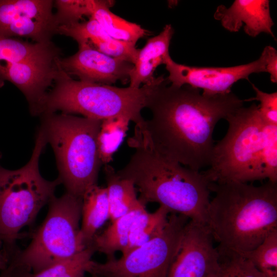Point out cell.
<instances>
[{
  "label": "cell",
  "instance_id": "cell-27",
  "mask_svg": "<svg viewBox=\"0 0 277 277\" xmlns=\"http://www.w3.org/2000/svg\"><path fill=\"white\" fill-rule=\"evenodd\" d=\"M260 166L262 180L277 182V125L265 124Z\"/></svg>",
  "mask_w": 277,
  "mask_h": 277
},
{
  "label": "cell",
  "instance_id": "cell-5",
  "mask_svg": "<svg viewBox=\"0 0 277 277\" xmlns=\"http://www.w3.org/2000/svg\"><path fill=\"white\" fill-rule=\"evenodd\" d=\"M41 129L55 152L58 178L80 197L97 185L100 161L97 138L102 121L54 113L42 115Z\"/></svg>",
  "mask_w": 277,
  "mask_h": 277
},
{
  "label": "cell",
  "instance_id": "cell-13",
  "mask_svg": "<svg viewBox=\"0 0 277 277\" xmlns=\"http://www.w3.org/2000/svg\"><path fill=\"white\" fill-rule=\"evenodd\" d=\"M78 47L74 55L57 60L58 67L68 75H76L82 81L107 85L129 80L133 64L107 55L87 43L79 44Z\"/></svg>",
  "mask_w": 277,
  "mask_h": 277
},
{
  "label": "cell",
  "instance_id": "cell-26",
  "mask_svg": "<svg viewBox=\"0 0 277 277\" xmlns=\"http://www.w3.org/2000/svg\"><path fill=\"white\" fill-rule=\"evenodd\" d=\"M217 249L220 254L219 265L211 277H266L241 254Z\"/></svg>",
  "mask_w": 277,
  "mask_h": 277
},
{
  "label": "cell",
  "instance_id": "cell-14",
  "mask_svg": "<svg viewBox=\"0 0 277 277\" xmlns=\"http://www.w3.org/2000/svg\"><path fill=\"white\" fill-rule=\"evenodd\" d=\"M59 56H51L0 66V86L5 81L16 86L25 95L32 114L36 115L47 88L54 82Z\"/></svg>",
  "mask_w": 277,
  "mask_h": 277
},
{
  "label": "cell",
  "instance_id": "cell-6",
  "mask_svg": "<svg viewBox=\"0 0 277 277\" xmlns=\"http://www.w3.org/2000/svg\"><path fill=\"white\" fill-rule=\"evenodd\" d=\"M47 142L40 128L31 157L20 169L11 170L0 165V240L8 250L17 248L19 231L30 225L41 208L54 196L58 177L51 181L39 171V160Z\"/></svg>",
  "mask_w": 277,
  "mask_h": 277
},
{
  "label": "cell",
  "instance_id": "cell-33",
  "mask_svg": "<svg viewBox=\"0 0 277 277\" xmlns=\"http://www.w3.org/2000/svg\"><path fill=\"white\" fill-rule=\"evenodd\" d=\"M0 277H13L11 272L6 268L2 270Z\"/></svg>",
  "mask_w": 277,
  "mask_h": 277
},
{
  "label": "cell",
  "instance_id": "cell-9",
  "mask_svg": "<svg viewBox=\"0 0 277 277\" xmlns=\"http://www.w3.org/2000/svg\"><path fill=\"white\" fill-rule=\"evenodd\" d=\"M189 221L184 215L170 213L165 226L154 238L118 259L104 263L91 260L87 272L99 277H167Z\"/></svg>",
  "mask_w": 277,
  "mask_h": 277
},
{
  "label": "cell",
  "instance_id": "cell-24",
  "mask_svg": "<svg viewBox=\"0 0 277 277\" xmlns=\"http://www.w3.org/2000/svg\"><path fill=\"white\" fill-rule=\"evenodd\" d=\"M125 116H118L102 121L97 138L98 153L102 164H108L126 135L129 122Z\"/></svg>",
  "mask_w": 277,
  "mask_h": 277
},
{
  "label": "cell",
  "instance_id": "cell-25",
  "mask_svg": "<svg viewBox=\"0 0 277 277\" xmlns=\"http://www.w3.org/2000/svg\"><path fill=\"white\" fill-rule=\"evenodd\" d=\"M240 254L266 277H277V229L271 232L255 248Z\"/></svg>",
  "mask_w": 277,
  "mask_h": 277
},
{
  "label": "cell",
  "instance_id": "cell-29",
  "mask_svg": "<svg viewBox=\"0 0 277 277\" xmlns=\"http://www.w3.org/2000/svg\"><path fill=\"white\" fill-rule=\"evenodd\" d=\"M97 51L110 57L134 64L138 49L135 44L112 37L105 39L92 38L86 42Z\"/></svg>",
  "mask_w": 277,
  "mask_h": 277
},
{
  "label": "cell",
  "instance_id": "cell-8",
  "mask_svg": "<svg viewBox=\"0 0 277 277\" xmlns=\"http://www.w3.org/2000/svg\"><path fill=\"white\" fill-rule=\"evenodd\" d=\"M258 108L255 103L242 107L225 118L227 132L214 144L208 169L201 171L209 184L263 180L260 161L266 123Z\"/></svg>",
  "mask_w": 277,
  "mask_h": 277
},
{
  "label": "cell",
  "instance_id": "cell-21",
  "mask_svg": "<svg viewBox=\"0 0 277 277\" xmlns=\"http://www.w3.org/2000/svg\"><path fill=\"white\" fill-rule=\"evenodd\" d=\"M61 51L51 42L31 43L0 35V66L41 57L59 56Z\"/></svg>",
  "mask_w": 277,
  "mask_h": 277
},
{
  "label": "cell",
  "instance_id": "cell-4",
  "mask_svg": "<svg viewBox=\"0 0 277 277\" xmlns=\"http://www.w3.org/2000/svg\"><path fill=\"white\" fill-rule=\"evenodd\" d=\"M165 81L161 75L138 88H118L74 80L58 66L55 85L46 93L36 115L61 111L100 121L123 116L140 126L145 121L141 111L146 107L149 94Z\"/></svg>",
  "mask_w": 277,
  "mask_h": 277
},
{
  "label": "cell",
  "instance_id": "cell-16",
  "mask_svg": "<svg viewBox=\"0 0 277 277\" xmlns=\"http://www.w3.org/2000/svg\"><path fill=\"white\" fill-rule=\"evenodd\" d=\"M174 30L166 25L162 32L149 38L145 45L138 50L136 59L129 74V87L138 88L141 84H148L155 77L154 72L158 66L164 64L170 56L169 48Z\"/></svg>",
  "mask_w": 277,
  "mask_h": 277
},
{
  "label": "cell",
  "instance_id": "cell-7",
  "mask_svg": "<svg viewBox=\"0 0 277 277\" xmlns=\"http://www.w3.org/2000/svg\"><path fill=\"white\" fill-rule=\"evenodd\" d=\"M47 215L24 250L17 249L6 267L17 271L38 272L70 258L87 247L80 228L82 198L66 192L48 203Z\"/></svg>",
  "mask_w": 277,
  "mask_h": 277
},
{
  "label": "cell",
  "instance_id": "cell-1",
  "mask_svg": "<svg viewBox=\"0 0 277 277\" xmlns=\"http://www.w3.org/2000/svg\"><path fill=\"white\" fill-rule=\"evenodd\" d=\"M167 80L149 94L146 107L151 113L144 129L153 147L165 157L193 170L209 166L217 123L243 107L232 92L206 95L185 85L167 87Z\"/></svg>",
  "mask_w": 277,
  "mask_h": 277
},
{
  "label": "cell",
  "instance_id": "cell-28",
  "mask_svg": "<svg viewBox=\"0 0 277 277\" xmlns=\"http://www.w3.org/2000/svg\"><path fill=\"white\" fill-rule=\"evenodd\" d=\"M54 3L57 9L54 16L58 27L78 23L84 16H91L94 6V0H57Z\"/></svg>",
  "mask_w": 277,
  "mask_h": 277
},
{
  "label": "cell",
  "instance_id": "cell-19",
  "mask_svg": "<svg viewBox=\"0 0 277 277\" xmlns=\"http://www.w3.org/2000/svg\"><path fill=\"white\" fill-rule=\"evenodd\" d=\"M104 173L111 223L137 207L141 202L136 196V188L129 180L121 177L109 164Z\"/></svg>",
  "mask_w": 277,
  "mask_h": 277
},
{
  "label": "cell",
  "instance_id": "cell-32",
  "mask_svg": "<svg viewBox=\"0 0 277 277\" xmlns=\"http://www.w3.org/2000/svg\"><path fill=\"white\" fill-rule=\"evenodd\" d=\"M8 258L5 253V252L2 249L0 250V269L1 270L4 269L8 264Z\"/></svg>",
  "mask_w": 277,
  "mask_h": 277
},
{
  "label": "cell",
  "instance_id": "cell-30",
  "mask_svg": "<svg viewBox=\"0 0 277 277\" xmlns=\"http://www.w3.org/2000/svg\"><path fill=\"white\" fill-rule=\"evenodd\" d=\"M251 85L255 92V96L244 101L260 102L258 110L263 120L267 124L277 125V92L268 93L260 90L254 84Z\"/></svg>",
  "mask_w": 277,
  "mask_h": 277
},
{
  "label": "cell",
  "instance_id": "cell-12",
  "mask_svg": "<svg viewBox=\"0 0 277 277\" xmlns=\"http://www.w3.org/2000/svg\"><path fill=\"white\" fill-rule=\"evenodd\" d=\"M208 227L190 220L186 224L167 277H211L220 254Z\"/></svg>",
  "mask_w": 277,
  "mask_h": 277
},
{
  "label": "cell",
  "instance_id": "cell-15",
  "mask_svg": "<svg viewBox=\"0 0 277 277\" xmlns=\"http://www.w3.org/2000/svg\"><path fill=\"white\" fill-rule=\"evenodd\" d=\"M269 4L268 0H235L229 8L219 6L214 17L230 32L239 31L244 25L245 32L250 36L265 32L274 37Z\"/></svg>",
  "mask_w": 277,
  "mask_h": 277
},
{
  "label": "cell",
  "instance_id": "cell-11",
  "mask_svg": "<svg viewBox=\"0 0 277 277\" xmlns=\"http://www.w3.org/2000/svg\"><path fill=\"white\" fill-rule=\"evenodd\" d=\"M50 0H0V35L51 42L57 25Z\"/></svg>",
  "mask_w": 277,
  "mask_h": 277
},
{
  "label": "cell",
  "instance_id": "cell-17",
  "mask_svg": "<svg viewBox=\"0 0 277 277\" xmlns=\"http://www.w3.org/2000/svg\"><path fill=\"white\" fill-rule=\"evenodd\" d=\"M81 236L89 246L97 230L110 219V209L106 187L95 185L86 191L82 197Z\"/></svg>",
  "mask_w": 277,
  "mask_h": 277
},
{
  "label": "cell",
  "instance_id": "cell-10",
  "mask_svg": "<svg viewBox=\"0 0 277 277\" xmlns=\"http://www.w3.org/2000/svg\"><path fill=\"white\" fill-rule=\"evenodd\" d=\"M164 64L169 72L167 78L171 86L180 87L185 85L202 89L206 95L226 94L231 92L233 85L241 79L249 80L254 73L267 72L266 55L251 63L229 67H199L178 64L170 56Z\"/></svg>",
  "mask_w": 277,
  "mask_h": 277
},
{
  "label": "cell",
  "instance_id": "cell-31",
  "mask_svg": "<svg viewBox=\"0 0 277 277\" xmlns=\"http://www.w3.org/2000/svg\"><path fill=\"white\" fill-rule=\"evenodd\" d=\"M266 58V71L270 74V79L273 83H277V51L271 46H267L263 50Z\"/></svg>",
  "mask_w": 277,
  "mask_h": 277
},
{
  "label": "cell",
  "instance_id": "cell-18",
  "mask_svg": "<svg viewBox=\"0 0 277 277\" xmlns=\"http://www.w3.org/2000/svg\"><path fill=\"white\" fill-rule=\"evenodd\" d=\"M145 205L141 203L134 209L119 217L102 233L96 234L90 245L105 254L107 260L115 258L117 251L122 252L127 246L132 223L144 210Z\"/></svg>",
  "mask_w": 277,
  "mask_h": 277
},
{
  "label": "cell",
  "instance_id": "cell-3",
  "mask_svg": "<svg viewBox=\"0 0 277 277\" xmlns=\"http://www.w3.org/2000/svg\"><path fill=\"white\" fill-rule=\"evenodd\" d=\"M209 189L215 196L208 207L206 225L218 249L245 253L277 229L276 183H210Z\"/></svg>",
  "mask_w": 277,
  "mask_h": 277
},
{
  "label": "cell",
  "instance_id": "cell-23",
  "mask_svg": "<svg viewBox=\"0 0 277 277\" xmlns=\"http://www.w3.org/2000/svg\"><path fill=\"white\" fill-rule=\"evenodd\" d=\"M96 252L89 245L76 255L37 273L17 271L7 267L13 277H85L91 258Z\"/></svg>",
  "mask_w": 277,
  "mask_h": 277
},
{
  "label": "cell",
  "instance_id": "cell-22",
  "mask_svg": "<svg viewBox=\"0 0 277 277\" xmlns=\"http://www.w3.org/2000/svg\"><path fill=\"white\" fill-rule=\"evenodd\" d=\"M170 213V211L162 206H160L152 213L146 209L142 212L132 224L128 244L122 252V255L127 254L159 234L165 226Z\"/></svg>",
  "mask_w": 277,
  "mask_h": 277
},
{
  "label": "cell",
  "instance_id": "cell-34",
  "mask_svg": "<svg viewBox=\"0 0 277 277\" xmlns=\"http://www.w3.org/2000/svg\"><path fill=\"white\" fill-rule=\"evenodd\" d=\"M92 277H99V276H92Z\"/></svg>",
  "mask_w": 277,
  "mask_h": 277
},
{
  "label": "cell",
  "instance_id": "cell-2",
  "mask_svg": "<svg viewBox=\"0 0 277 277\" xmlns=\"http://www.w3.org/2000/svg\"><path fill=\"white\" fill-rule=\"evenodd\" d=\"M128 143L135 151L127 164L116 172L133 183L140 192V201L145 205L157 203L170 213L206 225L211 191L202 172L161 154L142 128L135 127L134 135Z\"/></svg>",
  "mask_w": 277,
  "mask_h": 277
},
{
  "label": "cell",
  "instance_id": "cell-20",
  "mask_svg": "<svg viewBox=\"0 0 277 277\" xmlns=\"http://www.w3.org/2000/svg\"><path fill=\"white\" fill-rule=\"evenodd\" d=\"M113 3V1H110L94 0L91 16L98 22L112 38L135 45L140 38L148 35V31L140 25L113 13L110 10Z\"/></svg>",
  "mask_w": 277,
  "mask_h": 277
},
{
  "label": "cell",
  "instance_id": "cell-35",
  "mask_svg": "<svg viewBox=\"0 0 277 277\" xmlns=\"http://www.w3.org/2000/svg\"><path fill=\"white\" fill-rule=\"evenodd\" d=\"M1 243H2V242H1V240H0V245H1Z\"/></svg>",
  "mask_w": 277,
  "mask_h": 277
}]
</instances>
